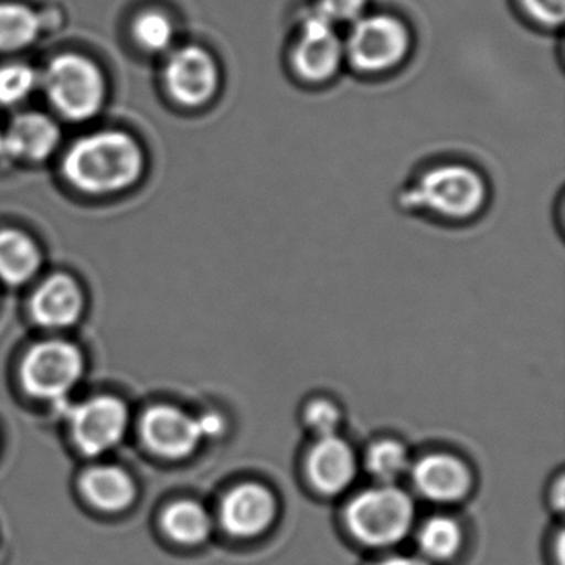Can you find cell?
Listing matches in <instances>:
<instances>
[{"label": "cell", "instance_id": "1", "mask_svg": "<svg viewBox=\"0 0 565 565\" xmlns=\"http://www.w3.org/2000/svg\"><path fill=\"white\" fill-rule=\"evenodd\" d=\"M143 148L127 131L102 130L78 138L62 161L65 180L88 196H111L138 183L145 173Z\"/></svg>", "mask_w": 565, "mask_h": 565}, {"label": "cell", "instance_id": "2", "mask_svg": "<svg viewBox=\"0 0 565 565\" xmlns=\"http://www.w3.org/2000/svg\"><path fill=\"white\" fill-rule=\"evenodd\" d=\"M398 201L408 211L465 223L475 220L488 206V178L472 164L441 161L418 173L399 193Z\"/></svg>", "mask_w": 565, "mask_h": 565}, {"label": "cell", "instance_id": "3", "mask_svg": "<svg viewBox=\"0 0 565 565\" xmlns=\"http://www.w3.org/2000/svg\"><path fill=\"white\" fill-rule=\"evenodd\" d=\"M413 32L405 19L392 12H366L343 38L345 65L366 78L398 72L413 52Z\"/></svg>", "mask_w": 565, "mask_h": 565}, {"label": "cell", "instance_id": "4", "mask_svg": "<svg viewBox=\"0 0 565 565\" xmlns=\"http://www.w3.org/2000/svg\"><path fill=\"white\" fill-rule=\"evenodd\" d=\"M41 87L52 108L75 124L97 117L107 98V81L102 68L92 58L74 52H65L49 62L41 74Z\"/></svg>", "mask_w": 565, "mask_h": 565}, {"label": "cell", "instance_id": "5", "mask_svg": "<svg viewBox=\"0 0 565 565\" xmlns=\"http://www.w3.org/2000/svg\"><path fill=\"white\" fill-rule=\"evenodd\" d=\"M415 501L396 484H379L350 499L345 522L356 541L369 547L398 544L415 524Z\"/></svg>", "mask_w": 565, "mask_h": 565}, {"label": "cell", "instance_id": "6", "mask_svg": "<svg viewBox=\"0 0 565 565\" xmlns=\"http://www.w3.org/2000/svg\"><path fill=\"white\" fill-rule=\"evenodd\" d=\"M290 75L306 87H323L335 81L345 65V45L339 28L307 12L287 47Z\"/></svg>", "mask_w": 565, "mask_h": 565}, {"label": "cell", "instance_id": "7", "mask_svg": "<svg viewBox=\"0 0 565 565\" xmlns=\"http://www.w3.org/2000/svg\"><path fill=\"white\" fill-rule=\"evenodd\" d=\"M84 375V352L75 343L65 340L38 343L22 360V388L44 402H62L67 398Z\"/></svg>", "mask_w": 565, "mask_h": 565}, {"label": "cell", "instance_id": "8", "mask_svg": "<svg viewBox=\"0 0 565 565\" xmlns=\"http://www.w3.org/2000/svg\"><path fill=\"white\" fill-rule=\"evenodd\" d=\"M163 82L174 104L198 110L216 100L223 88V68L203 45H183L168 57Z\"/></svg>", "mask_w": 565, "mask_h": 565}, {"label": "cell", "instance_id": "9", "mask_svg": "<svg viewBox=\"0 0 565 565\" xmlns=\"http://www.w3.org/2000/svg\"><path fill=\"white\" fill-rule=\"evenodd\" d=\"M130 412L117 396H94L71 412V435L78 451L98 458L124 441Z\"/></svg>", "mask_w": 565, "mask_h": 565}, {"label": "cell", "instance_id": "10", "mask_svg": "<svg viewBox=\"0 0 565 565\" xmlns=\"http://www.w3.org/2000/svg\"><path fill=\"white\" fill-rule=\"evenodd\" d=\"M143 445L160 458L178 461L194 455L204 441L198 416L171 405H154L141 416Z\"/></svg>", "mask_w": 565, "mask_h": 565}, {"label": "cell", "instance_id": "11", "mask_svg": "<svg viewBox=\"0 0 565 565\" xmlns=\"http://www.w3.org/2000/svg\"><path fill=\"white\" fill-rule=\"evenodd\" d=\"M277 518V499L267 486L241 482L220 502V522L236 539H253L269 531Z\"/></svg>", "mask_w": 565, "mask_h": 565}, {"label": "cell", "instance_id": "12", "mask_svg": "<svg viewBox=\"0 0 565 565\" xmlns=\"http://www.w3.org/2000/svg\"><path fill=\"white\" fill-rule=\"evenodd\" d=\"M415 491L436 504H455L471 492L472 472L458 456L429 452L409 468Z\"/></svg>", "mask_w": 565, "mask_h": 565}, {"label": "cell", "instance_id": "13", "mask_svg": "<svg viewBox=\"0 0 565 565\" xmlns=\"http://www.w3.org/2000/svg\"><path fill=\"white\" fill-rule=\"evenodd\" d=\"M61 140V128L49 115L22 111L2 131V154L22 163H44L58 150Z\"/></svg>", "mask_w": 565, "mask_h": 565}, {"label": "cell", "instance_id": "14", "mask_svg": "<svg viewBox=\"0 0 565 565\" xmlns=\"http://www.w3.org/2000/svg\"><path fill=\"white\" fill-rule=\"evenodd\" d=\"M307 476L320 494L337 495L350 488L359 471L355 451L340 435L319 438L307 455Z\"/></svg>", "mask_w": 565, "mask_h": 565}, {"label": "cell", "instance_id": "15", "mask_svg": "<svg viewBox=\"0 0 565 565\" xmlns=\"http://www.w3.org/2000/svg\"><path fill=\"white\" fill-rule=\"evenodd\" d=\"M85 312V294L81 284L68 274H54L35 289L31 316L47 330L74 327Z\"/></svg>", "mask_w": 565, "mask_h": 565}, {"label": "cell", "instance_id": "16", "mask_svg": "<svg viewBox=\"0 0 565 565\" xmlns=\"http://www.w3.org/2000/svg\"><path fill=\"white\" fill-rule=\"evenodd\" d=\"M81 491L92 508L108 514L130 508L138 494L134 478L111 465L87 469L81 478Z\"/></svg>", "mask_w": 565, "mask_h": 565}, {"label": "cell", "instance_id": "17", "mask_svg": "<svg viewBox=\"0 0 565 565\" xmlns=\"http://www.w3.org/2000/svg\"><path fill=\"white\" fill-rule=\"evenodd\" d=\"M42 250L24 231H0V280L12 287L31 282L42 267Z\"/></svg>", "mask_w": 565, "mask_h": 565}, {"label": "cell", "instance_id": "18", "mask_svg": "<svg viewBox=\"0 0 565 565\" xmlns=\"http://www.w3.org/2000/svg\"><path fill=\"white\" fill-rule=\"evenodd\" d=\"M161 527L177 544L200 545L213 531V518L200 502L181 499L164 509Z\"/></svg>", "mask_w": 565, "mask_h": 565}, {"label": "cell", "instance_id": "19", "mask_svg": "<svg viewBox=\"0 0 565 565\" xmlns=\"http://www.w3.org/2000/svg\"><path fill=\"white\" fill-rule=\"evenodd\" d=\"M44 32L42 18L22 2H0V54L32 47Z\"/></svg>", "mask_w": 565, "mask_h": 565}, {"label": "cell", "instance_id": "20", "mask_svg": "<svg viewBox=\"0 0 565 565\" xmlns=\"http://www.w3.org/2000/svg\"><path fill=\"white\" fill-rule=\"evenodd\" d=\"M418 547L429 561H448L458 554L462 544V529L449 515H431L419 527Z\"/></svg>", "mask_w": 565, "mask_h": 565}, {"label": "cell", "instance_id": "21", "mask_svg": "<svg viewBox=\"0 0 565 565\" xmlns=\"http://www.w3.org/2000/svg\"><path fill=\"white\" fill-rule=\"evenodd\" d=\"M365 468L380 484H396L412 468V458L403 443L392 438L372 443L365 452Z\"/></svg>", "mask_w": 565, "mask_h": 565}, {"label": "cell", "instance_id": "22", "mask_svg": "<svg viewBox=\"0 0 565 565\" xmlns=\"http://www.w3.org/2000/svg\"><path fill=\"white\" fill-rule=\"evenodd\" d=\"M131 35L138 47L147 54H163L173 47L177 28L170 15L158 9H150L135 18Z\"/></svg>", "mask_w": 565, "mask_h": 565}, {"label": "cell", "instance_id": "23", "mask_svg": "<svg viewBox=\"0 0 565 565\" xmlns=\"http://www.w3.org/2000/svg\"><path fill=\"white\" fill-rule=\"evenodd\" d=\"M41 87V74L24 62L0 65V107L12 108L28 102Z\"/></svg>", "mask_w": 565, "mask_h": 565}, {"label": "cell", "instance_id": "24", "mask_svg": "<svg viewBox=\"0 0 565 565\" xmlns=\"http://www.w3.org/2000/svg\"><path fill=\"white\" fill-rule=\"evenodd\" d=\"M303 422L312 433L313 438H329L339 435L342 426V413L339 406L330 399H312L303 409Z\"/></svg>", "mask_w": 565, "mask_h": 565}, {"label": "cell", "instance_id": "25", "mask_svg": "<svg viewBox=\"0 0 565 565\" xmlns=\"http://www.w3.org/2000/svg\"><path fill=\"white\" fill-rule=\"evenodd\" d=\"M310 11L335 28H350L369 12V0H313Z\"/></svg>", "mask_w": 565, "mask_h": 565}, {"label": "cell", "instance_id": "26", "mask_svg": "<svg viewBox=\"0 0 565 565\" xmlns=\"http://www.w3.org/2000/svg\"><path fill=\"white\" fill-rule=\"evenodd\" d=\"M515 8L532 25L547 31L564 22L565 0H515Z\"/></svg>", "mask_w": 565, "mask_h": 565}, {"label": "cell", "instance_id": "27", "mask_svg": "<svg viewBox=\"0 0 565 565\" xmlns=\"http://www.w3.org/2000/svg\"><path fill=\"white\" fill-rule=\"evenodd\" d=\"M198 423H200L204 439H220L227 431L226 418L217 412H206L203 415H198Z\"/></svg>", "mask_w": 565, "mask_h": 565}, {"label": "cell", "instance_id": "28", "mask_svg": "<svg viewBox=\"0 0 565 565\" xmlns=\"http://www.w3.org/2000/svg\"><path fill=\"white\" fill-rule=\"evenodd\" d=\"M376 565H429V562L425 558L409 557V555H393Z\"/></svg>", "mask_w": 565, "mask_h": 565}, {"label": "cell", "instance_id": "29", "mask_svg": "<svg viewBox=\"0 0 565 565\" xmlns=\"http://www.w3.org/2000/svg\"><path fill=\"white\" fill-rule=\"evenodd\" d=\"M564 478L558 476L557 481H555V488H552L551 498H548L552 508L557 509V511L564 509Z\"/></svg>", "mask_w": 565, "mask_h": 565}, {"label": "cell", "instance_id": "30", "mask_svg": "<svg viewBox=\"0 0 565 565\" xmlns=\"http://www.w3.org/2000/svg\"><path fill=\"white\" fill-rule=\"evenodd\" d=\"M0 154H2V131H0Z\"/></svg>", "mask_w": 565, "mask_h": 565}]
</instances>
